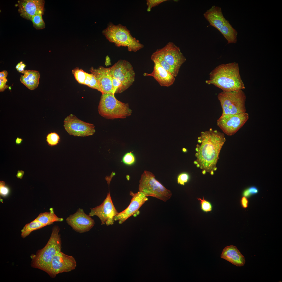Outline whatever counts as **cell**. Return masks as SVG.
<instances>
[{
	"mask_svg": "<svg viewBox=\"0 0 282 282\" xmlns=\"http://www.w3.org/2000/svg\"><path fill=\"white\" fill-rule=\"evenodd\" d=\"M226 141L223 133L212 128L201 132L195 149L196 159L194 163L202 170L203 174L208 172L214 174L220 150Z\"/></svg>",
	"mask_w": 282,
	"mask_h": 282,
	"instance_id": "6da1fadb",
	"label": "cell"
},
{
	"mask_svg": "<svg viewBox=\"0 0 282 282\" xmlns=\"http://www.w3.org/2000/svg\"><path fill=\"white\" fill-rule=\"evenodd\" d=\"M209 79L205 81L208 84H213L223 91H237L245 87L240 75L238 63L221 64L210 73Z\"/></svg>",
	"mask_w": 282,
	"mask_h": 282,
	"instance_id": "7a4b0ae2",
	"label": "cell"
},
{
	"mask_svg": "<svg viewBox=\"0 0 282 282\" xmlns=\"http://www.w3.org/2000/svg\"><path fill=\"white\" fill-rule=\"evenodd\" d=\"M60 228L55 225L52 228L50 238L46 245L43 248L38 250L35 254L31 256V266L46 272L53 257L61 251L62 242Z\"/></svg>",
	"mask_w": 282,
	"mask_h": 282,
	"instance_id": "3957f363",
	"label": "cell"
},
{
	"mask_svg": "<svg viewBox=\"0 0 282 282\" xmlns=\"http://www.w3.org/2000/svg\"><path fill=\"white\" fill-rule=\"evenodd\" d=\"M102 33L109 42L117 46L127 47L130 51L136 52L144 46L131 35L126 26L120 24L115 25L110 22Z\"/></svg>",
	"mask_w": 282,
	"mask_h": 282,
	"instance_id": "277c9868",
	"label": "cell"
},
{
	"mask_svg": "<svg viewBox=\"0 0 282 282\" xmlns=\"http://www.w3.org/2000/svg\"><path fill=\"white\" fill-rule=\"evenodd\" d=\"M99 114L108 119H124L131 115L132 110L127 103L117 99L114 95H102L98 107Z\"/></svg>",
	"mask_w": 282,
	"mask_h": 282,
	"instance_id": "5b68a950",
	"label": "cell"
},
{
	"mask_svg": "<svg viewBox=\"0 0 282 282\" xmlns=\"http://www.w3.org/2000/svg\"><path fill=\"white\" fill-rule=\"evenodd\" d=\"M139 190L147 197H155L164 202L169 199L172 196L171 191L158 181L152 173L147 171L141 175Z\"/></svg>",
	"mask_w": 282,
	"mask_h": 282,
	"instance_id": "8992f818",
	"label": "cell"
},
{
	"mask_svg": "<svg viewBox=\"0 0 282 282\" xmlns=\"http://www.w3.org/2000/svg\"><path fill=\"white\" fill-rule=\"evenodd\" d=\"M218 97L222 108V114H237L246 111V96L242 90L222 91L218 94Z\"/></svg>",
	"mask_w": 282,
	"mask_h": 282,
	"instance_id": "52a82bcc",
	"label": "cell"
},
{
	"mask_svg": "<svg viewBox=\"0 0 282 282\" xmlns=\"http://www.w3.org/2000/svg\"><path fill=\"white\" fill-rule=\"evenodd\" d=\"M111 76L121 83V92L128 89L133 83L135 73L131 64L127 61L120 60L109 67Z\"/></svg>",
	"mask_w": 282,
	"mask_h": 282,
	"instance_id": "ba28073f",
	"label": "cell"
},
{
	"mask_svg": "<svg viewBox=\"0 0 282 282\" xmlns=\"http://www.w3.org/2000/svg\"><path fill=\"white\" fill-rule=\"evenodd\" d=\"M249 118V114L246 112L222 114L218 120L217 124L224 133L228 136H232L243 126Z\"/></svg>",
	"mask_w": 282,
	"mask_h": 282,
	"instance_id": "9c48e42d",
	"label": "cell"
},
{
	"mask_svg": "<svg viewBox=\"0 0 282 282\" xmlns=\"http://www.w3.org/2000/svg\"><path fill=\"white\" fill-rule=\"evenodd\" d=\"M77 262L75 258L61 251L53 257L46 272L52 278L64 272H69L75 269Z\"/></svg>",
	"mask_w": 282,
	"mask_h": 282,
	"instance_id": "30bf717a",
	"label": "cell"
},
{
	"mask_svg": "<svg viewBox=\"0 0 282 282\" xmlns=\"http://www.w3.org/2000/svg\"><path fill=\"white\" fill-rule=\"evenodd\" d=\"M63 126L69 134L74 136L86 137L92 135L95 132L93 124L84 122L73 114L64 119Z\"/></svg>",
	"mask_w": 282,
	"mask_h": 282,
	"instance_id": "8fae6325",
	"label": "cell"
},
{
	"mask_svg": "<svg viewBox=\"0 0 282 282\" xmlns=\"http://www.w3.org/2000/svg\"><path fill=\"white\" fill-rule=\"evenodd\" d=\"M156 51L178 75L180 67L186 60L180 48L173 43L169 42L164 47Z\"/></svg>",
	"mask_w": 282,
	"mask_h": 282,
	"instance_id": "7c38bea8",
	"label": "cell"
},
{
	"mask_svg": "<svg viewBox=\"0 0 282 282\" xmlns=\"http://www.w3.org/2000/svg\"><path fill=\"white\" fill-rule=\"evenodd\" d=\"M118 213L113 204L109 192L101 204L91 208L89 215L90 216H97L100 219L102 225L109 226L114 224V218Z\"/></svg>",
	"mask_w": 282,
	"mask_h": 282,
	"instance_id": "4fadbf2b",
	"label": "cell"
},
{
	"mask_svg": "<svg viewBox=\"0 0 282 282\" xmlns=\"http://www.w3.org/2000/svg\"><path fill=\"white\" fill-rule=\"evenodd\" d=\"M130 194L132 198L130 204L123 211L118 213L114 218L115 221H118L119 224H122L131 216L139 214V209L148 200L147 197L140 191L136 193L131 191Z\"/></svg>",
	"mask_w": 282,
	"mask_h": 282,
	"instance_id": "5bb4252c",
	"label": "cell"
},
{
	"mask_svg": "<svg viewBox=\"0 0 282 282\" xmlns=\"http://www.w3.org/2000/svg\"><path fill=\"white\" fill-rule=\"evenodd\" d=\"M45 1L43 0H20L15 5L20 16L28 20L37 15H43Z\"/></svg>",
	"mask_w": 282,
	"mask_h": 282,
	"instance_id": "9a60e30c",
	"label": "cell"
},
{
	"mask_svg": "<svg viewBox=\"0 0 282 282\" xmlns=\"http://www.w3.org/2000/svg\"><path fill=\"white\" fill-rule=\"evenodd\" d=\"M66 221L74 230L79 233L89 231L95 224L91 216L85 214L83 209L80 208L67 218Z\"/></svg>",
	"mask_w": 282,
	"mask_h": 282,
	"instance_id": "2e32d148",
	"label": "cell"
},
{
	"mask_svg": "<svg viewBox=\"0 0 282 282\" xmlns=\"http://www.w3.org/2000/svg\"><path fill=\"white\" fill-rule=\"evenodd\" d=\"M90 71L96 77L102 94L114 95L112 84V78L109 68L100 66L97 69L92 67Z\"/></svg>",
	"mask_w": 282,
	"mask_h": 282,
	"instance_id": "e0dca14e",
	"label": "cell"
},
{
	"mask_svg": "<svg viewBox=\"0 0 282 282\" xmlns=\"http://www.w3.org/2000/svg\"><path fill=\"white\" fill-rule=\"evenodd\" d=\"M153 61L154 66L152 72L150 73H144V76L152 77L161 86L169 87L172 85L175 81V77L163 68L157 62Z\"/></svg>",
	"mask_w": 282,
	"mask_h": 282,
	"instance_id": "ac0fdd59",
	"label": "cell"
},
{
	"mask_svg": "<svg viewBox=\"0 0 282 282\" xmlns=\"http://www.w3.org/2000/svg\"><path fill=\"white\" fill-rule=\"evenodd\" d=\"M206 20L212 26L220 32L229 21L225 18L220 7L213 5L203 14Z\"/></svg>",
	"mask_w": 282,
	"mask_h": 282,
	"instance_id": "d6986e66",
	"label": "cell"
},
{
	"mask_svg": "<svg viewBox=\"0 0 282 282\" xmlns=\"http://www.w3.org/2000/svg\"><path fill=\"white\" fill-rule=\"evenodd\" d=\"M221 257L237 266H243L245 263L244 256L237 247L233 245L226 247L222 250Z\"/></svg>",
	"mask_w": 282,
	"mask_h": 282,
	"instance_id": "ffe728a7",
	"label": "cell"
},
{
	"mask_svg": "<svg viewBox=\"0 0 282 282\" xmlns=\"http://www.w3.org/2000/svg\"><path fill=\"white\" fill-rule=\"evenodd\" d=\"M22 73L24 75H21L20 79L21 83L31 90L37 87L40 77V74L38 71L26 70Z\"/></svg>",
	"mask_w": 282,
	"mask_h": 282,
	"instance_id": "44dd1931",
	"label": "cell"
},
{
	"mask_svg": "<svg viewBox=\"0 0 282 282\" xmlns=\"http://www.w3.org/2000/svg\"><path fill=\"white\" fill-rule=\"evenodd\" d=\"M49 212H45L40 214L35 219L40 222L45 226L51 225L55 222H61L63 219L57 217L55 214L53 208L50 209Z\"/></svg>",
	"mask_w": 282,
	"mask_h": 282,
	"instance_id": "7402d4cb",
	"label": "cell"
},
{
	"mask_svg": "<svg viewBox=\"0 0 282 282\" xmlns=\"http://www.w3.org/2000/svg\"><path fill=\"white\" fill-rule=\"evenodd\" d=\"M227 41L228 44L235 43L237 41L238 32L229 22L220 32Z\"/></svg>",
	"mask_w": 282,
	"mask_h": 282,
	"instance_id": "603a6c76",
	"label": "cell"
},
{
	"mask_svg": "<svg viewBox=\"0 0 282 282\" xmlns=\"http://www.w3.org/2000/svg\"><path fill=\"white\" fill-rule=\"evenodd\" d=\"M45 226L38 221L34 219L26 224L21 230V236L24 238L28 236L32 231L40 229Z\"/></svg>",
	"mask_w": 282,
	"mask_h": 282,
	"instance_id": "cb8c5ba5",
	"label": "cell"
},
{
	"mask_svg": "<svg viewBox=\"0 0 282 282\" xmlns=\"http://www.w3.org/2000/svg\"><path fill=\"white\" fill-rule=\"evenodd\" d=\"M151 58L152 61L157 62L163 68L175 77L177 76L173 69L166 62L161 56L156 51L152 54Z\"/></svg>",
	"mask_w": 282,
	"mask_h": 282,
	"instance_id": "d4e9b609",
	"label": "cell"
},
{
	"mask_svg": "<svg viewBox=\"0 0 282 282\" xmlns=\"http://www.w3.org/2000/svg\"><path fill=\"white\" fill-rule=\"evenodd\" d=\"M86 73L81 69L77 68L72 70V73L76 80L79 83L82 84H84L85 79Z\"/></svg>",
	"mask_w": 282,
	"mask_h": 282,
	"instance_id": "484cf974",
	"label": "cell"
},
{
	"mask_svg": "<svg viewBox=\"0 0 282 282\" xmlns=\"http://www.w3.org/2000/svg\"><path fill=\"white\" fill-rule=\"evenodd\" d=\"M46 141L48 145L51 146L57 145L60 141V138L58 134L55 132H51L46 137Z\"/></svg>",
	"mask_w": 282,
	"mask_h": 282,
	"instance_id": "4316f807",
	"label": "cell"
},
{
	"mask_svg": "<svg viewBox=\"0 0 282 282\" xmlns=\"http://www.w3.org/2000/svg\"><path fill=\"white\" fill-rule=\"evenodd\" d=\"M42 15H37L34 16L31 21L33 27L37 30H41L45 27V24Z\"/></svg>",
	"mask_w": 282,
	"mask_h": 282,
	"instance_id": "83f0119b",
	"label": "cell"
},
{
	"mask_svg": "<svg viewBox=\"0 0 282 282\" xmlns=\"http://www.w3.org/2000/svg\"><path fill=\"white\" fill-rule=\"evenodd\" d=\"M200 201L201 210L204 212L207 213L211 211L212 207L211 203L209 201L205 199L203 197L202 199L197 198Z\"/></svg>",
	"mask_w": 282,
	"mask_h": 282,
	"instance_id": "f1b7e54d",
	"label": "cell"
},
{
	"mask_svg": "<svg viewBox=\"0 0 282 282\" xmlns=\"http://www.w3.org/2000/svg\"><path fill=\"white\" fill-rule=\"evenodd\" d=\"M122 161L126 164L131 165L134 162L135 158L134 155L131 152H128L126 153L123 156Z\"/></svg>",
	"mask_w": 282,
	"mask_h": 282,
	"instance_id": "f546056e",
	"label": "cell"
},
{
	"mask_svg": "<svg viewBox=\"0 0 282 282\" xmlns=\"http://www.w3.org/2000/svg\"><path fill=\"white\" fill-rule=\"evenodd\" d=\"M168 0H147L146 4L148 6L147 11L150 12L152 8L157 6L161 3L167 1Z\"/></svg>",
	"mask_w": 282,
	"mask_h": 282,
	"instance_id": "4dcf8cb0",
	"label": "cell"
},
{
	"mask_svg": "<svg viewBox=\"0 0 282 282\" xmlns=\"http://www.w3.org/2000/svg\"><path fill=\"white\" fill-rule=\"evenodd\" d=\"M10 190L8 187L6 186L5 182L1 181H0V195L1 196L5 198L9 195Z\"/></svg>",
	"mask_w": 282,
	"mask_h": 282,
	"instance_id": "1f68e13d",
	"label": "cell"
},
{
	"mask_svg": "<svg viewBox=\"0 0 282 282\" xmlns=\"http://www.w3.org/2000/svg\"><path fill=\"white\" fill-rule=\"evenodd\" d=\"M189 178L188 174L186 173H183L180 174L177 178V182L178 184L184 185L185 183H186Z\"/></svg>",
	"mask_w": 282,
	"mask_h": 282,
	"instance_id": "d6a6232c",
	"label": "cell"
},
{
	"mask_svg": "<svg viewBox=\"0 0 282 282\" xmlns=\"http://www.w3.org/2000/svg\"><path fill=\"white\" fill-rule=\"evenodd\" d=\"M241 205L242 207L246 208L248 207V201L247 198L245 197H243L240 201Z\"/></svg>",
	"mask_w": 282,
	"mask_h": 282,
	"instance_id": "836d02e7",
	"label": "cell"
},
{
	"mask_svg": "<svg viewBox=\"0 0 282 282\" xmlns=\"http://www.w3.org/2000/svg\"><path fill=\"white\" fill-rule=\"evenodd\" d=\"M249 191L252 195H254L258 193V188L256 186H252L248 188Z\"/></svg>",
	"mask_w": 282,
	"mask_h": 282,
	"instance_id": "e575fe53",
	"label": "cell"
},
{
	"mask_svg": "<svg viewBox=\"0 0 282 282\" xmlns=\"http://www.w3.org/2000/svg\"><path fill=\"white\" fill-rule=\"evenodd\" d=\"M92 76V74L88 73H86V76L85 79L84 83V85L88 86L90 82Z\"/></svg>",
	"mask_w": 282,
	"mask_h": 282,
	"instance_id": "d590c367",
	"label": "cell"
},
{
	"mask_svg": "<svg viewBox=\"0 0 282 282\" xmlns=\"http://www.w3.org/2000/svg\"><path fill=\"white\" fill-rule=\"evenodd\" d=\"M8 85H6V83H3L0 81V91H4L5 89L9 87Z\"/></svg>",
	"mask_w": 282,
	"mask_h": 282,
	"instance_id": "8d00e7d4",
	"label": "cell"
},
{
	"mask_svg": "<svg viewBox=\"0 0 282 282\" xmlns=\"http://www.w3.org/2000/svg\"><path fill=\"white\" fill-rule=\"evenodd\" d=\"M242 194L243 196L246 198L249 197L251 196L249 191L248 188L245 189L243 190Z\"/></svg>",
	"mask_w": 282,
	"mask_h": 282,
	"instance_id": "74e56055",
	"label": "cell"
},
{
	"mask_svg": "<svg viewBox=\"0 0 282 282\" xmlns=\"http://www.w3.org/2000/svg\"><path fill=\"white\" fill-rule=\"evenodd\" d=\"M20 65L17 70L19 72L21 73H22L25 70L24 68L26 66V65L25 64L23 63L22 61L20 62Z\"/></svg>",
	"mask_w": 282,
	"mask_h": 282,
	"instance_id": "f35d334b",
	"label": "cell"
},
{
	"mask_svg": "<svg viewBox=\"0 0 282 282\" xmlns=\"http://www.w3.org/2000/svg\"><path fill=\"white\" fill-rule=\"evenodd\" d=\"M24 172L22 170H18L16 175V177L17 178L21 179L24 174Z\"/></svg>",
	"mask_w": 282,
	"mask_h": 282,
	"instance_id": "ab89813d",
	"label": "cell"
},
{
	"mask_svg": "<svg viewBox=\"0 0 282 282\" xmlns=\"http://www.w3.org/2000/svg\"><path fill=\"white\" fill-rule=\"evenodd\" d=\"M8 73L6 70H4L0 72V77H2L6 78L8 75Z\"/></svg>",
	"mask_w": 282,
	"mask_h": 282,
	"instance_id": "60d3db41",
	"label": "cell"
},
{
	"mask_svg": "<svg viewBox=\"0 0 282 282\" xmlns=\"http://www.w3.org/2000/svg\"><path fill=\"white\" fill-rule=\"evenodd\" d=\"M22 139L19 137H17L15 140V143L16 144H20L22 142Z\"/></svg>",
	"mask_w": 282,
	"mask_h": 282,
	"instance_id": "b9f144b4",
	"label": "cell"
},
{
	"mask_svg": "<svg viewBox=\"0 0 282 282\" xmlns=\"http://www.w3.org/2000/svg\"><path fill=\"white\" fill-rule=\"evenodd\" d=\"M0 81L2 82L6 83L7 81V78L0 77Z\"/></svg>",
	"mask_w": 282,
	"mask_h": 282,
	"instance_id": "7bdbcfd3",
	"label": "cell"
},
{
	"mask_svg": "<svg viewBox=\"0 0 282 282\" xmlns=\"http://www.w3.org/2000/svg\"><path fill=\"white\" fill-rule=\"evenodd\" d=\"M20 62H19L16 66L15 68L17 70L20 67Z\"/></svg>",
	"mask_w": 282,
	"mask_h": 282,
	"instance_id": "ee69618b",
	"label": "cell"
}]
</instances>
